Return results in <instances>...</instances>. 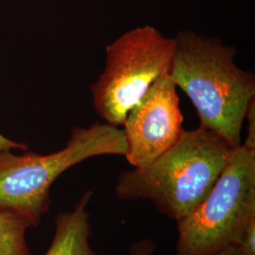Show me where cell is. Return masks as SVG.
I'll list each match as a JSON object with an SVG mask.
<instances>
[{
    "label": "cell",
    "mask_w": 255,
    "mask_h": 255,
    "mask_svg": "<svg viewBox=\"0 0 255 255\" xmlns=\"http://www.w3.org/2000/svg\"><path fill=\"white\" fill-rule=\"evenodd\" d=\"M173 39L169 76L195 106L200 127L217 133L234 148L241 146L243 122L255 100V75L237 66L235 47L216 38L187 30Z\"/></svg>",
    "instance_id": "cell-1"
},
{
    "label": "cell",
    "mask_w": 255,
    "mask_h": 255,
    "mask_svg": "<svg viewBox=\"0 0 255 255\" xmlns=\"http://www.w3.org/2000/svg\"><path fill=\"white\" fill-rule=\"evenodd\" d=\"M234 147L204 128L184 130L179 141L150 164L123 171L116 183L120 200H146L176 222L206 196Z\"/></svg>",
    "instance_id": "cell-2"
},
{
    "label": "cell",
    "mask_w": 255,
    "mask_h": 255,
    "mask_svg": "<svg viewBox=\"0 0 255 255\" xmlns=\"http://www.w3.org/2000/svg\"><path fill=\"white\" fill-rule=\"evenodd\" d=\"M123 129L108 123L74 128L63 149L51 154L0 150V210L25 216L36 227L50 207V188L70 167L103 155L127 154Z\"/></svg>",
    "instance_id": "cell-3"
},
{
    "label": "cell",
    "mask_w": 255,
    "mask_h": 255,
    "mask_svg": "<svg viewBox=\"0 0 255 255\" xmlns=\"http://www.w3.org/2000/svg\"><path fill=\"white\" fill-rule=\"evenodd\" d=\"M255 219V149L241 145L209 194L177 221V255H213L237 246Z\"/></svg>",
    "instance_id": "cell-4"
},
{
    "label": "cell",
    "mask_w": 255,
    "mask_h": 255,
    "mask_svg": "<svg viewBox=\"0 0 255 255\" xmlns=\"http://www.w3.org/2000/svg\"><path fill=\"white\" fill-rule=\"evenodd\" d=\"M174 39L151 26L137 27L106 47V65L91 86L94 106L106 123L122 126L128 113L173 60Z\"/></svg>",
    "instance_id": "cell-5"
},
{
    "label": "cell",
    "mask_w": 255,
    "mask_h": 255,
    "mask_svg": "<svg viewBox=\"0 0 255 255\" xmlns=\"http://www.w3.org/2000/svg\"><path fill=\"white\" fill-rule=\"evenodd\" d=\"M177 86L164 74L129 110L122 126L127 142L125 158L142 167L174 146L184 131Z\"/></svg>",
    "instance_id": "cell-6"
},
{
    "label": "cell",
    "mask_w": 255,
    "mask_h": 255,
    "mask_svg": "<svg viewBox=\"0 0 255 255\" xmlns=\"http://www.w3.org/2000/svg\"><path fill=\"white\" fill-rule=\"evenodd\" d=\"M92 197V190L85 192L72 211L56 217L54 237L45 255H96L89 243L91 225L87 206Z\"/></svg>",
    "instance_id": "cell-7"
},
{
    "label": "cell",
    "mask_w": 255,
    "mask_h": 255,
    "mask_svg": "<svg viewBox=\"0 0 255 255\" xmlns=\"http://www.w3.org/2000/svg\"><path fill=\"white\" fill-rule=\"evenodd\" d=\"M31 226L17 212L0 210V255H31L26 234Z\"/></svg>",
    "instance_id": "cell-8"
},
{
    "label": "cell",
    "mask_w": 255,
    "mask_h": 255,
    "mask_svg": "<svg viewBox=\"0 0 255 255\" xmlns=\"http://www.w3.org/2000/svg\"><path fill=\"white\" fill-rule=\"evenodd\" d=\"M237 249L240 255H255V219L247 227Z\"/></svg>",
    "instance_id": "cell-9"
},
{
    "label": "cell",
    "mask_w": 255,
    "mask_h": 255,
    "mask_svg": "<svg viewBox=\"0 0 255 255\" xmlns=\"http://www.w3.org/2000/svg\"><path fill=\"white\" fill-rule=\"evenodd\" d=\"M246 119H248V134L244 142V146L255 149V100L251 102L248 111Z\"/></svg>",
    "instance_id": "cell-10"
},
{
    "label": "cell",
    "mask_w": 255,
    "mask_h": 255,
    "mask_svg": "<svg viewBox=\"0 0 255 255\" xmlns=\"http://www.w3.org/2000/svg\"><path fill=\"white\" fill-rule=\"evenodd\" d=\"M157 245L150 239H141L133 242L128 251V255H153Z\"/></svg>",
    "instance_id": "cell-11"
},
{
    "label": "cell",
    "mask_w": 255,
    "mask_h": 255,
    "mask_svg": "<svg viewBox=\"0 0 255 255\" xmlns=\"http://www.w3.org/2000/svg\"><path fill=\"white\" fill-rule=\"evenodd\" d=\"M12 149H19V150H24L27 151L28 149V146L25 143H20V142H15L13 140H10L9 138L2 135L0 133V150H12Z\"/></svg>",
    "instance_id": "cell-12"
},
{
    "label": "cell",
    "mask_w": 255,
    "mask_h": 255,
    "mask_svg": "<svg viewBox=\"0 0 255 255\" xmlns=\"http://www.w3.org/2000/svg\"><path fill=\"white\" fill-rule=\"evenodd\" d=\"M213 255H240L237 251V246H231L220 251L219 253Z\"/></svg>",
    "instance_id": "cell-13"
}]
</instances>
